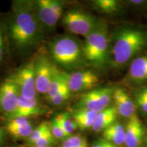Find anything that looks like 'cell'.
<instances>
[{
	"instance_id": "obj_1",
	"label": "cell",
	"mask_w": 147,
	"mask_h": 147,
	"mask_svg": "<svg viewBox=\"0 0 147 147\" xmlns=\"http://www.w3.org/2000/svg\"><path fill=\"white\" fill-rule=\"evenodd\" d=\"M10 21V36L16 47L25 49L34 45L39 36V25L32 3L16 2Z\"/></svg>"
},
{
	"instance_id": "obj_2",
	"label": "cell",
	"mask_w": 147,
	"mask_h": 147,
	"mask_svg": "<svg viewBox=\"0 0 147 147\" xmlns=\"http://www.w3.org/2000/svg\"><path fill=\"white\" fill-rule=\"evenodd\" d=\"M116 36L112 51L115 65L126 63L147 46V33L140 29L125 28Z\"/></svg>"
},
{
	"instance_id": "obj_3",
	"label": "cell",
	"mask_w": 147,
	"mask_h": 147,
	"mask_svg": "<svg viewBox=\"0 0 147 147\" xmlns=\"http://www.w3.org/2000/svg\"><path fill=\"white\" fill-rule=\"evenodd\" d=\"M108 37L105 25H99L86 36L82 47L84 58L97 67H102L108 58Z\"/></svg>"
},
{
	"instance_id": "obj_4",
	"label": "cell",
	"mask_w": 147,
	"mask_h": 147,
	"mask_svg": "<svg viewBox=\"0 0 147 147\" xmlns=\"http://www.w3.org/2000/svg\"><path fill=\"white\" fill-rule=\"evenodd\" d=\"M51 54L57 63L65 67H71L80 62L83 53L82 49L76 40L63 37L52 44Z\"/></svg>"
},
{
	"instance_id": "obj_5",
	"label": "cell",
	"mask_w": 147,
	"mask_h": 147,
	"mask_svg": "<svg viewBox=\"0 0 147 147\" xmlns=\"http://www.w3.org/2000/svg\"><path fill=\"white\" fill-rule=\"evenodd\" d=\"M63 24L72 34L84 36H88L99 25L93 16L77 10L66 12L63 18Z\"/></svg>"
},
{
	"instance_id": "obj_6",
	"label": "cell",
	"mask_w": 147,
	"mask_h": 147,
	"mask_svg": "<svg viewBox=\"0 0 147 147\" xmlns=\"http://www.w3.org/2000/svg\"><path fill=\"white\" fill-rule=\"evenodd\" d=\"M12 78L17 86L21 96L27 100L36 99L37 90L34 61L22 67Z\"/></svg>"
},
{
	"instance_id": "obj_7",
	"label": "cell",
	"mask_w": 147,
	"mask_h": 147,
	"mask_svg": "<svg viewBox=\"0 0 147 147\" xmlns=\"http://www.w3.org/2000/svg\"><path fill=\"white\" fill-rule=\"evenodd\" d=\"M113 89L100 88L92 90L82 95L80 100V108L99 113L108 108L113 98Z\"/></svg>"
},
{
	"instance_id": "obj_8",
	"label": "cell",
	"mask_w": 147,
	"mask_h": 147,
	"mask_svg": "<svg viewBox=\"0 0 147 147\" xmlns=\"http://www.w3.org/2000/svg\"><path fill=\"white\" fill-rule=\"evenodd\" d=\"M34 63L37 91L40 93H47L56 68L44 55L37 57Z\"/></svg>"
},
{
	"instance_id": "obj_9",
	"label": "cell",
	"mask_w": 147,
	"mask_h": 147,
	"mask_svg": "<svg viewBox=\"0 0 147 147\" xmlns=\"http://www.w3.org/2000/svg\"><path fill=\"white\" fill-rule=\"evenodd\" d=\"M20 93L12 78L6 79L0 85V110L7 116L12 114L17 107Z\"/></svg>"
},
{
	"instance_id": "obj_10",
	"label": "cell",
	"mask_w": 147,
	"mask_h": 147,
	"mask_svg": "<svg viewBox=\"0 0 147 147\" xmlns=\"http://www.w3.org/2000/svg\"><path fill=\"white\" fill-rule=\"evenodd\" d=\"M99 78L90 70L78 71L67 75V84L70 91L81 92L93 89L98 83Z\"/></svg>"
},
{
	"instance_id": "obj_11",
	"label": "cell",
	"mask_w": 147,
	"mask_h": 147,
	"mask_svg": "<svg viewBox=\"0 0 147 147\" xmlns=\"http://www.w3.org/2000/svg\"><path fill=\"white\" fill-rule=\"evenodd\" d=\"M144 134L142 121L135 114L129 119L125 129V144L127 147H139L142 144Z\"/></svg>"
},
{
	"instance_id": "obj_12",
	"label": "cell",
	"mask_w": 147,
	"mask_h": 147,
	"mask_svg": "<svg viewBox=\"0 0 147 147\" xmlns=\"http://www.w3.org/2000/svg\"><path fill=\"white\" fill-rule=\"evenodd\" d=\"M45 113V110L40 105L36 99L27 100L19 95L16 110L7 117L10 119L17 118V117L28 118L32 116L41 115Z\"/></svg>"
},
{
	"instance_id": "obj_13",
	"label": "cell",
	"mask_w": 147,
	"mask_h": 147,
	"mask_svg": "<svg viewBox=\"0 0 147 147\" xmlns=\"http://www.w3.org/2000/svg\"><path fill=\"white\" fill-rule=\"evenodd\" d=\"M113 98L118 115L128 119L135 115L136 105L125 91L120 88L116 89L113 91Z\"/></svg>"
},
{
	"instance_id": "obj_14",
	"label": "cell",
	"mask_w": 147,
	"mask_h": 147,
	"mask_svg": "<svg viewBox=\"0 0 147 147\" xmlns=\"http://www.w3.org/2000/svg\"><path fill=\"white\" fill-rule=\"evenodd\" d=\"M38 17L42 24L47 28H53L61 17V14L54 10L51 0H40L37 2Z\"/></svg>"
},
{
	"instance_id": "obj_15",
	"label": "cell",
	"mask_w": 147,
	"mask_h": 147,
	"mask_svg": "<svg viewBox=\"0 0 147 147\" xmlns=\"http://www.w3.org/2000/svg\"><path fill=\"white\" fill-rule=\"evenodd\" d=\"M128 76L131 81L143 82L147 80V54L136 58L129 69Z\"/></svg>"
},
{
	"instance_id": "obj_16",
	"label": "cell",
	"mask_w": 147,
	"mask_h": 147,
	"mask_svg": "<svg viewBox=\"0 0 147 147\" xmlns=\"http://www.w3.org/2000/svg\"><path fill=\"white\" fill-rule=\"evenodd\" d=\"M117 115L118 113L115 107H108L100 113H97L92 129L96 132L104 131L116 122Z\"/></svg>"
},
{
	"instance_id": "obj_17",
	"label": "cell",
	"mask_w": 147,
	"mask_h": 147,
	"mask_svg": "<svg viewBox=\"0 0 147 147\" xmlns=\"http://www.w3.org/2000/svg\"><path fill=\"white\" fill-rule=\"evenodd\" d=\"M97 115V113L95 112L86 108H79L74 113L73 119L79 129L84 130L92 128Z\"/></svg>"
},
{
	"instance_id": "obj_18",
	"label": "cell",
	"mask_w": 147,
	"mask_h": 147,
	"mask_svg": "<svg viewBox=\"0 0 147 147\" xmlns=\"http://www.w3.org/2000/svg\"><path fill=\"white\" fill-rule=\"evenodd\" d=\"M104 139L121 146L125 144V128L119 123L115 122L103 131Z\"/></svg>"
},
{
	"instance_id": "obj_19",
	"label": "cell",
	"mask_w": 147,
	"mask_h": 147,
	"mask_svg": "<svg viewBox=\"0 0 147 147\" xmlns=\"http://www.w3.org/2000/svg\"><path fill=\"white\" fill-rule=\"evenodd\" d=\"M67 87V75L65 73L61 72L57 69H56L51 80L50 88L47 93L48 100Z\"/></svg>"
},
{
	"instance_id": "obj_20",
	"label": "cell",
	"mask_w": 147,
	"mask_h": 147,
	"mask_svg": "<svg viewBox=\"0 0 147 147\" xmlns=\"http://www.w3.org/2000/svg\"><path fill=\"white\" fill-rule=\"evenodd\" d=\"M55 118L61 126L67 137L70 136L71 134L78 128L75 121H74V119H71L70 116L67 113L59 114Z\"/></svg>"
},
{
	"instance_id": "obj_21",
	"label": "cell",
	"mask_w": 147,
	"mask_h": 147,
	"mask_svg": "<svg viewBox=\"0 0 147 147\" xmlns=\"http://www.w3.org/2000/svg\"><path fill=\"white\" fill-rule=\"evenodd\" d=\"M94 4L98 10L105 13H113L119 9L118 1L115 0H96Z\"/></svg>"
},
{
	"instance_id": "obj_22",
	"label": "cell",
	"mask_w": 147,
	"mask_h": 147,
	"mask_svg": "<svg viewBox=\"0 0 147 147\" xmlns=\"http://www.w3.org/2000/svg\"><path fill=\"white\" fill-rule=\"evenodd\" d=\"M61 147H88V144L85 138L80 135H74L67 137Z\"/></svg>"
},
{
	"instance_id": "obj_23",
	"label": "cell",
	"mask_w": 147,
	"mask_h": 147,
	"mask_svg": "<svg viewBox=\"0 0 147 147\" xmlns=\"http://www.w3.org/2000/svg\"><path fill=\"white\" fill-rule=\"evenodd\" d=\"M49 131H50V125L47 122L42 123L37 127L33 129L32 134L27 138V142L29 143V144H32Z\"/></svg>"
},
{
	"instance_id": "obj_24",
	"label": "cell",
	"mask_w": 147,
	"mask_h": 147,
	"mask_svg": "<svg viewBox=\"0 0 147 147\" xmlns=\"http://www.w3.org/2000/svg\"><path fill=\"white\" fill-rule=\"evenodd\" d=\"M34 129L33 125L31 123L25 125L21 126L20 127L8 130L9 134L12 136L16 138H28L30 134Z\"/></svg>"
},
{
	"instance_id": "obj_25",
	"label": "cell",
	"mask_w": 147,
	"mask_h": 147,
	"mask_svg": "<svg viewBox=\"0 0 147 147\" xmlns=\"http://www.w3.org/2000/svg\"><path fill=\"white\" fill-rule=\"evenodd\" d=\"M56 141V138L53 136V135L50 131L47 132L45 135H43L41 138L37 140L32 144L31 146H51V144H54Z\"/></svg>"
},
{
	"instance_id": "obj_26",
	"label": "cell",
	"mask_w": 147,
	"mask_h": 147,
	"mask_svg": "<svg viewBox=\"0 0 147 147\" xmlns=\"http://www.w3.org/2000/svg\"><path fill=\"white\" fill-rule=\"evenodd\" d=\"M136 103L141 110L147 114V87L137 92L136 94Z\"/></svg>"
},
{
	"instance_id": "obj_27",
	"label": "cell",
	"mask_w": 147,
	"mask_h": 147,
	"mask_svg": "<svg viewBox=\"0 0 147 147\" xmlns=\"http://www.w3.org/2000/svg\"><path fill=\"white\" fill-rule=\"evenodd\" d=\"M50 129L53 136L56 139L67 138V135L62 129L61 126L60 125V124L59 123V122L55 118L51 121L50 124Z\"/></svg>"
},
{
	"instance_id": "obj_28",
	"label": "cell",
	"mask_w": 147,
	"mask_h": 147,
	"mask_svg": "<svg viewBox=\"0 0 147 147\" xmlns=\"http://www.w3.org/2000/svg\"><path fill=\"white\" fill-rule=\"evenodd\" d=\"M70 90L69 87L63 89V91H60L57 94L55 95L49 100V101L52 103L54 105H60L62 103H63L65 100H67L69 98V95H70Z\"/></svg>"
},
{
	"instance_id": "obj_29",
	"label": "cell",
	"mask_w": 147,
	"mask_h": 147,
	"mask_svg": "<svg viewBox=\"0 0 147 147\" xmlns=\"http://www.w3.org/2000/svg\"><path fill=\"white\" fill-rule=\"evenodd\" d=\"M31 123L28 118H25V117H17V118H14L10 119L9 122L7 124V130L12 129H15L25 125Z\"/></svg>"
},
{
	"instance_id": "obj_30",
	"label": "cell",
	"mask_w": 147,
	"mask_h": 147,
	"mask_svg": "<svg viewBox=\"0 0 147 147\" xmlns=\"http://www.w3.org/2000/svg\"><path fill=\"white\" fill-rule=\"evenodd\" d=\"M91 147H120L117 145L113 144V143L108 142L104 139H101L95 142L92 144Z\"/></svg>"
},
{
	"instance_id": "obj_31",
	"label": "cell",
	"mask_w": 147,
	"mask_h": 147,
	"mask_svg": "<svg viewBox=\"0 0 147 147\" xmlns=\"http://www.w3.org/2000/svg\"><path fill=\"white\" fill-rule=\"evenodd\" d=\"M3 52H4V45H3V34L1 27H0V61L3 58Z\"/></svg>"
},
{
	"instance_id": "obj_32",
	"label": "cell",
	"mask_w": 147,
	"mask_h": 147,
	"mask_svg": "<svg viewBox=\"0 0 147 147\" xmlns=\"http://www.w3.org/2000/svg\"><path fill=\"white\" fill-rule=\"evenodd\" d=\"M131 2L132 3H135V4H141V3H142L144 1H136V0H132V1H131Z\"/></svg>"
},
{
	"instance_id": "obj_33",
	"label": "cell",
	"mask_w": 147,
	"mask_h": 147,
	"mask_svg": "<svg viewBox=\"0 0 147 147\" xmlns=\"http://www.w3.org/2000/svg\"><path fill=\"white\" fill-rule=\"evenodd\" d=\"M2 137H3V132H2V130H1V127H0V141L2 140Z\"/></svg>"
},
{
	"instance_id": "obj_34",
	"label": "cell",
	"mask_w": 147,
	"mask_h": 147,
	"mask_svg": "<svg viewBox=\"0 0 147 147\" xmlns=\"http://www.w3.org/2000/svg\"><path fill=\"white\" fill-rule=\"evenodd\" d=\"M144 142H145V145H146V147H147V133L146 135V137L144 138Z\"/></svg>"
},
{
	"instance_id": "obj_35",
	"label": "cell",
	"mask_w": 147,
	"mask_h": 147,
	"mask_svg": "<svg viewBox=\"0 0 147 147\" xmlns=\"http://www.w3.org/2000/svg\"><path fill=\"white\" fill-rule=\"evenodd\" d=\"M34 147H51V146H34Z\"/></svg>"
}]
</instances>
